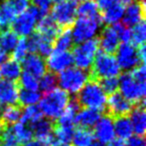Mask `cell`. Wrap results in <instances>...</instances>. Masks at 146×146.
<instances>
[{"label": "cell", "mask_w": 146, "mask_h": 146, "mask_svg": "<svg viewBox=\"0 0 146 146\" xmlns=\"http://www.w3.org/2000/svg\"><path fill=\"white\" fill-rule=\"evenodd\" d=\"M75 99L82 108H90L100 112L105 111L107 97L97 80L89 78L85 85L76 94Z\"/></svg>", "instance_id": "obj_1"}, {"label": "cell", "mask_w": 146, "mask_h": 146, "mask_svg": "<svg viewBox=\"0 0 146 146\" xmlns=\"http://www.w3.org/2000/svg\"><path fill=\"white\" fill-rule=\"evenodd\" d=\"M70 100L69 94L61 88L45 93L39 101V109L49 120H56L62 115Z\"/></svg>", "instance_id": "obj_2"}, {"label": "cell", "mask_w": 146, "mask_h": 146, "mask_svg": "<svg viewBox=\"0 0 146 146\" xmlns=\"http://www.w3.org/2000/svg\"><path fill=\"white\" fill-rule=\"evenodd\" d=\"M88 73H89L90 79L94 80L116 77L120 74V67L115 56L101 51V52H97L94 58L93 64Z\"/></svg>", "instance_id": "obj_3"}, {"label": "cell", "mask_w": 146, "mask_h": 146, "mask_svg": "<svg viewBox=\"0 0 146 146\" xmlns=\"http://www.w3.org/2000/svg\"><path fill=\"white\" fill-rule=\"evenodd\" d=\"M119 88L122 95L134 106H145V83L134 80L130 72H125L120 76Z\"/></svg>", "instance_id": "obj_4"}, {"label": "cell", "mask_w": 146, "mask_h": 146, "mask_svg": "<svg viewBox=\"0 0 146 146\" xmlns=\"http://www.w3.org/2000/svg\"><path fill=\"white\" fill-rule=\"evenodd\" d=\"M98 49H99V44L97 38L86 40L74 47L71 54H72L73 63L75 64L76 68L84 71L90 70L94 58L98 52Z\"/></svg>", "instance_id": "obj_5"}, {"label": "cell", "mask_w": 146, "mask_h": 146, "mask_svg": "<svg viewBox=\"0 0 146 146\" xmlns=\"http://www.w3.org/2000/svg\"><path fill=\"white\" fill-rule=\"evenodd\" d=\"M61 89L68 94H77L89 79V73L76 67H70L57 76Z\"/></svg>", "instance_id": "obj_6"}, {"label": "cell", "mask_w": 146, "mask_h": 146, "mask_svg": "<svg viewBox=\"0 0 146 146\" xmlns=\"http://www.w3.org/2000/svg\"><path fill=\"white\" fill-rule=\"evenodd\" d=\"M77 0H63L57 2L51 8L53 20L61 29H70L77 15Z\"/></svg>", "instance_id": "obj_7"}, {"label": "cell", "mask_w": 146, "mask_h": 146, "mask_svg": "<svg viewBox=\"0 0 146 146\" xmlns=\"http://www.w3.org/2000/svg\"><path fill=\"white\" fill-rule=\"evenodd\" d=\"M45 15H47V13H44L37 7H28L27 10L19 14L18 17L14 19V21L11 24L12 25V30L18 36H29L34 32L37 21L40 20Z\"/></svg>", "instance_id": "obj_8"}, {"label": "cell", "mask_w": 146, "mask_h": 146, "mask_svg": "<svg viewBox=\"0 0 146 146\" xmlns=\"http://www.w3.org/2000/svg\"><path fill=\"white\" fill-rule=\"evenodd\" d=\"M101 25V18L93 19L79 17L72 25L73 28L71 35H72L73 41L79 44V43H82L86 40L94 38V36L97 34Z\"/></svg>", "instance_id": "obj_9"}, {"label": "cell", "mask_w": 146, "mask_h": 146, "mask_svg": "<svg viewBox=\"0 0 146 146\" xmlns=\"http://www.w3.org/2000/svg\"><path fill=\"white\" fill-rule=\"evenodd\" d=\"M133 108V104L128 101L120 92H115L109 95L104 112L109 117L114 119L121 116H128Z\"/></svg>", "instance_id": "obj_10"}, {"label": "cell", "mask_w": 146, "mask_h": 146, "mask_svg": "<svg viewBox=\"0 0 146 146\" xmlns=\"http://www.w3.org/2000/svg\"><path fill=\"white\" fill-rule=\"evenodd\" d=\"M116 60L120 69L124 71H130L140 64V59L138 57L137 47L132 43H122L119 44L116 50Z\"/></svg>", "instance_id": "obj_11"}, {"label": "cell", "mask_w": 146, "mask_h": 146, "mask_svg": "<svg viewBox=\"0 0 146 146\" xmlns=\"http://www.w3.org/2000/svg\"><path fill=\"white\" fill-rule=\"evenodd\" d=\"M46 69L49 72L54 74L60 73L66 69L70 68L73 64L72 54L69 51H52L47 56L46 59Z\"/></svg>", "instance_id": "obj_12"}, {"label": "cell", "mask_w": 146, "mask_h": 146, "mask_svg": "<svg viewBox=\"0 0 146 146\" xmlns=\"http://www.w3.org/2000/svg\"><path fill=\"white\" fill-rule=\"evenodd\" d=\"M94 137L98 139V141L103 144L110 143L114 139L115 132H114V125L113 119L111 117L104 114L100 117V119L97 121L94 127Z\"/></svg>", "instance_id": "obj_13"}, {"label": "cell", "mask_w": 146, "mask_h": 146, "mask_svg": "<svg viewBox=\"0 0 146 146\" xmlns=\"http://www.w3.org/2000/svg\"><path fill=\"white\" fill-rule=\"evenodd\" d=\"M18 82L0 80V110L2 106L15 105L18 103Z\"/></svg>", "instance_id": "obj_14"}, {"label": "cell", "mask_w": 146, "mask_h": 146, "mask_svg": "<svg viewBox=\"0 0 146 146\" xmlns=\"http://www.w3.org/2000/svg\"><path fill=\"white\" fill-rule=\"evenodd\" d=\"M97 39L99 48H101L102 52L112 55L116 53L120 40L117 33L112 26H106L105 28H103Z\"/></svg>", "instance_id": "obj_15"}, {"label": "cell", "mask_w": 146, "mask_h": 146, "mask_svg": "<svg viewBox=\"0 0 146 146\" xmlns=\"http://www.w3.org/2000/svg\"><path fill=\"white\" fill-rule=\"evenodd\" d=\"M33 136L36 139L41 140L47 145H52L55 143L54 134H53V121L49 119L41 118L39 121L31 125Z\"/></svg>", "instance_id": "obj_16"}, {"label": "cell", "mask_w": 146, "mask_h": 146, "mask_svg": "<svg viewBox=\"0 0 146 146\" xmlns=\"http://www.w3.org/2000/svg\"><path fill=\"white\" fill-rule=\"evenodd\" d=\"M21 62V67L24 69V71L32 74L36 78L41 77L47 72L44 59L36 53H30Z\"/></svg>", "instance_id": "obj_17"}, {"label": "cell", "mask_w": 146, "mask_h": 146, "mask_svg": "<svg viewBox=\"0 0 146 146\" xmlns=\"http://www.w3.org/2000/svg\"><path fill=\"white\" fill-rule=\"evenodd\" d=\"M144 16H145V4L140 2L139 0L136 2H132L124 10L123 24L130 28L138 24L140 21L144 20Z\"/></svg>", "instance_id": "obj_18"}, {"label": "cell", "mask_w": 146, "mask_h": 146, "mask_svg": "<svg viewBox=\"0 0 146 146\" xmlns=\"http://www.w3.org/2000/svg\"><path fill=\"white\" fill-rule=\"evenodd\" d=\"M62 29L56 24L53 18L50 15H45L40 20H38L37 24V33L42 35L43 37L49 39L52 42L56 39V37L59 35Z\"/></svg>", "instance_id": "obj_19"}, {"label": "cell", "mask_w": 146, "mask_h": 146, "mask_svg": "<svg viewBox=\"0 0 146 146\" xmlns=\"http://www.w3.org/2000/svg\"><path fill=\"white\" fill-rule=\"evenodd\" d=\"M101 114L102 112L98 111V110L83 108L77 113L75 119H74V124L81 128L91 129V127L95 126L97 121L100 119Z\"/></svg>", "instance_id": "obj_20"}, {"label": "cell", "mask_w": 146, "mask_h": 146, "mask_svg": "<svg viewBox=\"0 0 146 146\" xmlns=\"http://www.w3.org/2000/svg\"><path fill=\"white\" fill-rule=\"evenodd\" d=\"M129 115L133 132H135V134L138 136H144L146 129L145 106H134Z\"/></svg>", "instance_id": "obj_21"}, {"label": "cell", "mask_w": 146, "mask_h": 146, "mask_svg": "<svg viewBox=\"0 0 146 146\" xmlns=\"http://www.w3.org/2000/svg\"><path fill=\"white\" fill-rule=\"evenodd\" d=\"M22 73L21 64L12 58L7 59L5 62L0 65V76L9 81L17 82Z\"/></svg>", "instance_id": "obj_22"}, {"label": "cell", "mask_w": 146, "mask_h": 146, "mask_svg": "<svg viewBox=\"0 0 146 146\" xmlns=\"http://www.w3.org/2000/svg\"><path fill=\"white\" fill-rule=\"evenodd\" d=\"M124 5L116 1L115 3L103 10L101 14L102 23H105L107 26H112V25L118 23L124 15Z\"/></svg>", "instance_id": "obj_23"}, {"label": "cell", "mask_w": 146, "mask_h": 146, "mask_svg": "<svg viewBox=\"0 0 146 146\" xmlns=\"http://www.w3.org/2000/svg\"><path fill=\"white\" fill-rule=\"evenodd\" d=\"M0 118L2 126H12L20 120L22 115V107L18 104L5 106L1 110Z\"/></svg>", "instance_id": "obj_24"}, {"label": "cell", "mask_w": 146, "mask_h": 146, "mask_svg": "<svg viewBox=\"0 0 146 146\" xmlns=\"http://www.w3.org/2000/svg\"><path fill=\"white\" fill-rule=\"evenodd\" d=\"M113 125L115 135L119 139H129L133 134V128H132L131 122L128 116H121V117L114 118Z\"/></svg>", "instance_id": "obj_25"}, {"label": "cell", "mask_w": 146, "mask_h": 146, "mask_svg": "<svg viewBox=\"0 0 146 146\" xmlns=\"http://www.w3.org/2000/svg\"><path fill=\"white\" fill-rule=\"evenodd\" d=\"M18 35L13 30L6 29V30L1 31L0 33V49L6 53L11 52L18 43Z\"/></svg>", "instance_id": "obj_26"}, {"label": "cell", "mask_w": 146, "mask_h": 146, "mask_svg": "<svg viewBox=\"0 0 146 146\" xmlns=\"http://www.w3.org/2000/svg\"><path fill=\"white\" fill-rule=\"evenodd\" d=\"M73 38L70 29H63L53 42V48L56 51H69L73 47Z\"/></svg>", "instance_id": "obj_27"}, {"label": "cell", "mask_w": 146, "mask_h": 146, "mask_svg": "<svg viewBox=\"0 0 146 146\" xmlns=\"http://www.w3.org/2000/svg\"><path fill=\"white\" fill-rule=\"evenodd\" d=\"M77 14L80 17H84V18H101L99 8H98L96 2L92 0L82 1L81 4L77 5Z\"/></svg>", "instance_id": "obj_28"}, {"label": "cell", "mask_w": 146, "mask_h": 146, "mask_svg": "<svg viewBox=\"0 0 146 146\" xmlns=\"http://www.w3.org/2000/svg\"><path fill=\"white\" fill-rule=\"evenodd\" d=\"M71 141L74 146H89L94 141L93 131H91V129L79 127L74 130Z\"/></svg>", "instance_id": "obj_29"}, {"label": "cell", "mask_w": 146, "mask_h": 146, "mask_svg": "<svg viewBox=\"0 0 146 146\" xmlns=\"http://www.w3.org/2000/svg\"><path fill=\"white\" fill-rule=\"evenodd\" d=\"M16 18V13L6 1L0 3V30H6Z\"/></svg>", "instance_id": "obj_30"}, {"label": "cell", "mask_w": 146, "mask_h": 146, "mask_svg": "<svg viewBox=\"0 0 146 146\" xmlns=\"http://www.w3.org/2000/svg\"><path fill=\"white\" fill-rule=\"evenodd\" d=\"M41 99V94L38 91L33 90H27L19 87L18 92V105L21 107H27V106L35 105L38 103Z\"/></svg>", "instance_id": "obj_31"}, {"label": "cell", "mask_w": 146, "mask_h": 146, "mask_svg": "<svg viewBox=\"0 0 146 146\" xmlns=\"http://www.w3.org/2000/svg\"><path fill=\"white\" fill-rule=\"evenodd\" d=\"M12 130L19 143H25L31 140L33 137L31 125L24 123V122L18 121L17 123H15L14 125H12Z\"/></svg>", "instance_id": "obj_32"}, {"label": "cell", "mask_w": 146, "mask_h": 146, "mask_svg": "<svg viewBox=\"0 0 146 146\" xmlns=\"http://www.w3.org/2000/svg\"><path fill=\"white\" fill-rule=\"evenodd\" d=\"M42 116L43 114L40 111L38 106H27L24 110H22V115H21V118L19 121L24 122V123L29 124V125H33L37 121H39L42 118Z\"/></svg>", "instance_id": "obj_33"}, {"label": "cell", "mask_w": 146, "mask_h": 146, "mask_svg": "<svg viewBox=\"0 0 146 146\" xmlns=\"http://www.w3.org/2000/svg\"><path fill=\"white\" fill-rule=\"evenodd\" d=\"M146 39V28L145 21H140L138 24L133 26L131 30V43L136 47H139L144 44Z\"/></svg>", "instance_id": "obj_34"}, {"label": "cell", "mask_w": 146, "mask_h": 146, "mask_svg": "<svg viewBox=\"0 0 146 146\" xmlns=\"http://www.w3.org/2000/svg\"><path fill=\"white\" fill-rule=\"evenodd\" d=\"M18 85L20 88L27 90H33V91H37V89L39 88V81L35 76H33L32 74L24 71L23 73H21L20 78L18 79Z\"/></svg>", "instance_id": "obj_35"}, {"label": "cell", "mask_w": 146, "mask_h": 146, "mask_svg": "<svg viewBox=\"0 0 146 146\" xmlns=\"http://www.w3.org/2000/svg\"><path fill=\"white\" fill-rule=\"evenodd\" d=\"M41 79L39 81V88L43 93H48L56 88V85L58 83L57 76L52 72H46L43 76H41Z\"/></svg>", "instance_id": "obj_36"}, {"label": "cell", "mask_w": 146, "mask_h": 146, "mask_svg": "<svg viewBox=\"0 0 146 146\" xmlns=\"http://www.w3.org/2000/svg\"><path fill=\"white\" fill-rule=\"evenodd\" d=\"M97 81L105 94L111 95V94L117 92L118 88H119V79L117 77L102 78Z\"/></svg>", "instance_id": "obj_37"}, {"label": "cell", "mask_w": 146, "mask_h": 146, "mask_svg": "<svg viewBox=\"0 0 146 146\" xmlns=\"http://www.w3.org/2000/svg\"><path fill=\"white\" fill-rule=\"evenodd\" d=\"M27 53H28L27 40L25 37H22L21 39H19L18 43L16 44L15 48L13 49L12 57H11V58H12L13 60L17 61V62H21V61L27 56Z\"/></svg>", "instance_id": "obj_38"}, {"label": "cell", "mask_w": 146, "mask_h": 146, "mask_svg": "<svg viewBox=\"0 0 146 146\" xmlns=\"http://www.w3.org/2000/svg\"><path fill=\"white\" fill-rule=\"evenodd\" d=\"M16 15L21 14L29 7V0H5Z\"/></svg>", "instance_id": "obj_39"}, {"label": "cell", "mask_w": 146, "mask_h": 146, "mask_svg": "<svg viewBox=\"0 0 146 146\" xmlns=\"http://www.w3.org/2000/svg\"><path fill=\"white\" fill-rule=\"evenodd\" d=\"M131 76L134 80L140 83H145L146 79V69H145V63H140L138 66H136L134 69H132L130 72Z\"/></svg>", "instance_id": "obj_40"}, {"label": "cell", "mask_w": 146, "mask_h": 146, "mask_svg": "<svg viewBox=\"0 0 146 146\" xmlns=\"http://www.w3.org/2000/svg\"><path fill=\"white\" fill-rule=\"evenodd\" d=\"M52 1L53 0H32L34 6L37 7L38 9H40V10L43 11L44 13L48 12Z\"/></svg>", "instance_id": "obj_41"}, {"label": "cell", "mask_w": 146, "mask_h": 146, "mask_svg": "<svg viewBox=\"0 0 146 146\" xmlns=\"http://www.w3.org/2000/svg\"><path fill=\"white\" fill-rule=\"evenodd\" d=\"M145 139L144 136H131L129 138V141L127 143V146H145Z\"/></svg>", "instance_id": "obj_42"}, {"label": "cell", "mask_w": 146, "mask_h": 146, "mask_svg": "<svg viewBox=\"0 0 146 146\" xmlns=\"http://www.w3.org/2000/svg\"><path fill=\"white\" fill-rule=\"evenodd\" d=\"M117 0H97V6L99 8V10H105L106 8H108L109 6H111L113 3H115Z\"/></svg>", "instance_id": "obj_43"}, {"label": "cell", "mask_w": 146, "mask_h": 146, "mask_svg": "<svg viewBox=\"0 0 146 146\" xmlns=\"http://www.w3.org/2000/svg\"><path fill=\"white\" fill-rule=\"evenodd\" d=\"M22 146H48L47 144H45L44 142H42L41 140H38V139H31L29 141L25 142Z\"/></svg>", "instance_id": "obj_44"}, {"label": "cell", "mask_w": 146, "mask_h": 146, "mask_svg": "<svg viewBox=\"0 0 146 146\" xmlns=\"http://www.w3.org/2000/svg\"><path fill=\"white\" fill-rule=\"evenodd\" d=\"M109 146H127V142L123 139H113L109 143Z\"/></svg>", "instance_id": "obj_45"}, {"label": "cell", "mask_w": 146, "mask_h": 146, "mask_svg": "<svg viewBox=\"0 0 146 146\" xmlns=\"http://www.w3.org/2000/svg\"><path fill=\"white\" fill-rule=\"evenodd\" d=\"M7 59H8V54L0 49V65L2 64L3 62H5Z\"/></svg>", "instance_id": "obj_46"}, {"label": "cell", "mask_w": 146, "mask_h": 146, "mask_svg": "<svg viewBox=\"0 0 146 146\" xmlns=\"http://www.w3.org/2000/svg\"><path fill=\"white\" fill-rule=\"evenodd\" d=\"M89 146H106V144H103L99 141H93Z\"/></svg>", "instance_id": "obj_47"}, {"label": "cell", "mask_w": 146, "mask_h": 146, "mask_svg": "<svg viewBox=\"0 0 146 146\" xmlns=\"http://www.w3.org/2000/svg\"><path fill=\"white\" fill-rule=\"evenodd\" d=\"M118 2L121 3V4H130V3H132L134 1V0H117Z\"/></svg>", "instance_id": "obj_48"}, {"label": "cell", "mask_w": 146, "mask_h": 146, "mask_svg": "<svg viewBox=\"0 0 146 146\" xmlns=\"http://www.w3.org/2000/svg\"><path fill=\"white\" fill-rule=\"evenodd\" d=\"M50 146H69V144L60 143V142H55V143H53L52 145H50Z\"/></svg>", "instance_id": "obj_49"}, {"label": "cell", "mask_w": 146, "mask_h": 146, "mask_svg": "<svg viewBox=\"0 0 146 146\" xmlns=\"http://www.w3.org/2000/svg\"><path fill=\"white\" fill-rule=\"evenodd\" d=\"M53 1H55V2H60V1H63V0H53Z\"/></svg>", "instance_id": "obj_50"}, {"label": "cell", "mask_w": 146, "mask_h": 146, "mask_svg": "<svg viewBox=\"0 0 146 146\" xmlns=\"http://www.w3.org/2000/svg\"><path fill=\"white\" fill-rule=\"evenodd\" d=\"M1 111V110H0ZM1 126H2V123H1V118H0V128H1Z\"/></svg>", "instance_id": "obj_51"}, {"label": "cell", "mask_w": 146, "mask_h": 146, "mask_svg": "<svg viewBox=\"0 0 146 146\" xmlns=\"http://www.w3.org/2000/svg\"><path fill=\"white\" fill-rule=\"evenodd\" d=\"M0 146H2V143H1V141H0Z\"/></svg>", "instance_id": "obj_52"}, {"label": "cell", "mask_w": 146, "mask_h": 146, "mask_svg": "<svg viewBox=\"0 0 146 146\" xmlns=\"http://www.w3.org/2000/svg\"><path fill=\"white\" fill-rule=\"evenodd\" d=\"M1 1H3V0H0V3H1Z\"/></svg>", "instance_id": "obj_53"}]
</instances>
